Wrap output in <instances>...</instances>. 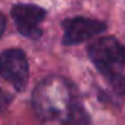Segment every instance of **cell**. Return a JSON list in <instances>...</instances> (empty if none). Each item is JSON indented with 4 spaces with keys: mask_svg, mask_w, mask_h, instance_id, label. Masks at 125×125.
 <instances>
[{
    "mask_svg": "<svg viewBox=\"0 0 125 125\" xmlns=\"http://www.w3.org/2000/svg\"><path fill=\"white\" fill-rule=\"evenodd\" d=\"M77 102L73 84L60 76L44 79L32 94L35 114L47 125H65Z\"/></svg>",
    "mask_w": 125,
    "mask_h": 125,
    "instance_id": "1",
    "label": "cell"
},
{
    "mask_svg": "<svg viewBox=\"0 0 125 125\" xmlns=\"http://www.w3.org/2000/svg\"><path fill=\"white\" fill-rule=\"evenodd\" d=\"M89 58L97 71L121 94H125V47L115 36H103L89 45Z\"/></svg>",
    "mask_w": 125,
    "mask_h": 125,
    "instance_id": "2",
    "label": "cell"
},
{
    "mask_svg": "<svg viewBox=\"0 0 125 125\" xmlns=\"http://www.w3.org/2000/svg\"><path fill=\"white\" fill-rule=\"evenodd\" d=\"M0 76L16 92H23L29 82V62L21 48H9L0 54Z\"/></svg>",
    "mask_w": 125,
    "mask_h": 125,
    "instance_id": "3",
    "label": "cell"
},
{
    "mask_svg": "<svg viewBox=\"0 0 125 125\" xmlns=\"http://www.w3.org/2000/svg\"><path fill=\"white\" fill-rule=\"evenodd\" d=\"M62 26V44L64 45H77L86 42L106 31V23L97 19H89L83 16L64 19Z\"/></svg>",
    "mask_w": 125,
    "mask_h": 125,
    "instance_id": "4",
    "label": "cell"
},
{
    "mask_svg": "<svg viewBox=\"0 0 125 125\" xmlns=\"http://www.w3.org/2000/svg\"><path fill=\"white\" fill-rule=\"evenodd\" d=\"M12 19L18 28V31L21 32L23 36L29 38V39H39L42 36V31L39 28V25L42 23V21L47 16V10L42 9L41 6L31 4V3H19L15 4L10 10Z\"/></svg>",
    "mask_w": 125,
    "mask_h": 125,
    "instance_id": "5",
    "label": "cell"
},
{
    "mask_svg": "<svg viewBox=\"0 0 125 125\" xmlns=\"http://www.w3.org/2000/svg\"><path fill=\"white\" fill-rule=\"evenodd\" d=\"M65 125H92L90 116L86 112V109H84V106L82 105L80 100L76 103V106H74V109H73V112H71V115H70Z\"/></svg>",
    "mask_w": 125,
    "mask_h": 125,
    "instance_id": "6",
    "label": "cell"
},
{
    "mask_svg": "<svg viewBox=\"0 0 125 125\" xmlns=\"http://www.w3.org/2000/svg\"><path fill=\"white\" fill-rule=\"evenodd\" d=\"M12 100H13V94L7 93L6 90H3L0 87V115L9 108V105L12 103Z\"/></svg>",
    "mask_w": 125,
    "mask_h": 125,
    "instance_id": "7",
    "label": "cell"
},
{
    "mask_svg": "<svg viewBox=\"0 0 125 125\" xmlns=\"http://www.w3.org/2000/svg\"><path fill=\"white\" fill-rule=\"evenodd\" d=\"M4 31H6V16L3 13H0V38L4 33Z\"/></svg>",
    "mask_w": 125,
    "mask_h": 125,
    "instance_id": "8",
    "label": "cell"
}]
</instances>
